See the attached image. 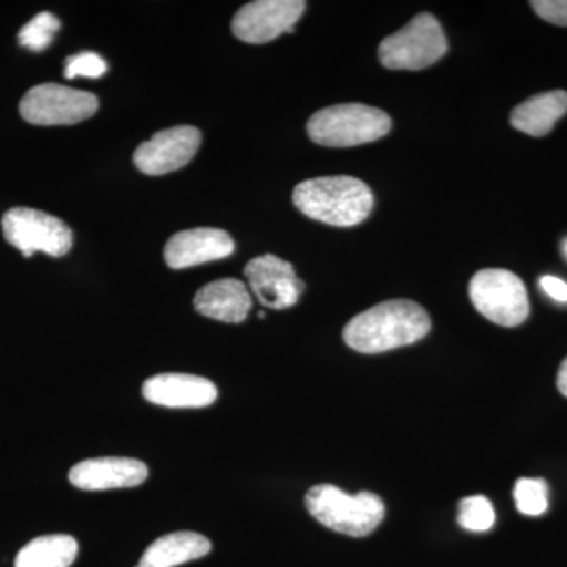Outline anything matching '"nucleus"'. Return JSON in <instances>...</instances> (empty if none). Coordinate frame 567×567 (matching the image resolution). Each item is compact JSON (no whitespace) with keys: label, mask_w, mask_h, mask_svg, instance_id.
I'll use <instances>...</instances> for the list:
<instances>
[{"label":"nucleus","mask_w":567,"mask_h":567,"mask_svg":"<svg viewBox=\"0 0 567 567\" xmlns=\"http://www.w3.org/2000/svg\"><path fill=\"white\" fill-rule=\"evenodd\" d=\"M431 331V317L412 300H390L353 317L344 328L354 352L375 354L412 346Z\"/></svg>","instance_id":"1"},{"label":"nucleus","mask_w":567,"mask_h":567,"mask_svg":"<svg viewBox=\"0 0 567 567\" xmlns=\"http://www.w3.org/2000/svg\"><path fill=\"white\" fill-rule=\"evenodd\" d=\"M293 204L315 221L336 227L363 223L374 208V194L360 178L349 175L311 178L298 183Z\"/></svg>","instance_id":"2"},{"label":"nucleus","mask_w":567,"mask_h":567,"mask_svg":"<svg viewBox=\"0 0 567 567\" xmlns=\"http://www.w3.org/2000/svg\"><path fill=\"white\" fill-rule=\"evenodd\" d=\"M306 509L323 527L352 537L374 533L385 518V503L372 492L349 495L331 484L309 488L305 498Z\"/></svg>","instance_id":"3"},{"label":"nucleus","mask_w":567,"mask_h":567,"mask_svg":"<svg viewBox=\"0 0 567 567\" xmlns=\"http://www.w3.org/2000/svg\"><path fill=\"white\" fill-rule=\"evenodd\" d=\"M390 115L368 104L349 103L323 107L309 118V137L323 147H354L382 140L390 133Z\"/></svg>","instance_id":"4"},{"label":"nucleus","mask_w":567,"mask_h":567,"mask_svg":"<svg viewBox=\"0 0 567 567\" xmlns=\"http://www.w3.org/2000/svg\"><path fill=\"white\" fill-rule=\"evenodd\" d=\"M447 51L445 32L431 13H420L380 43L379 59L388 70L417 71L439 62Z\"/></svg>","instance_id":"5"},{"label":"nucleus","mask_w":567,"mask_h":567,"mask_svg":"<svg viewBox=\"0 0 567 567\" xmlns=\"http://www.w3.org/2000/svg\"><path fill=\"white\" fill-rule=\"evenodd\" d=\"M470 298L480 315L502 327H517L529 316L527 287L513 271L487 268L470 282Z\"/></svg>","instance_id":"6"},{"label":"nucleus","mask_w":567,"mask_h":567,"mask_svg":"<svg viewBox=\"0 0 567 567\" xmlns=\"http://www.w3.org/2000/svg\"><path fill=\"white\" fill-rule=\"evenodd\" d=\"M2 230L6 240L24 257H32L37 251L62 257L73 246L70 227L62 219L35 208H11L3 215Z\"/></svg>","instance_id":"7"},{"label":"nucleus","mask_w":567,"mask_h":567,"mask_svg":"<svg viewBox=\"0 0 567 567\" xmlns=\"http://www.w3.org/2000/svg\"><path fill=\"white\" fill-rule=\"evenodd\" d=\"M96 111L99 99L93 93L54 82L35 85L20 103L22 118L40 126L74 125L87 121Z\"/></svg>","instance_id":"8"},{"label":"nucleus","mask_w":567,"mask_h":567,"mask_svg":"<svg viewBox=\"0 0 567 567\" xmlns=\"http://www.w3.org/2000/svg\"><path fill=\"white\" fill-rule=\"evenodd\" d=\"M303 0H257L246 3L235 13L233 32L245 43L264 44L293 32V25L303 17Z\"/></svg>","instance_id":"9"},{"label":"nucleus","mask_w":567,"mask_h":567,"mask_svg":"<svg viewBox=\"0 0 567 567\" xmlns=\"http://www.w3.org/2000/svg\"><path fill=\"white\" fill-rule=\"evenodd\" d=\"M203 134L196 126L181 125L158 132L142 142L133 159L142 174L164 175L182 169L199 151Z\"/></svg>","instance_id":"10"},{"label":"nucleus","mask_w":567,"mask_h":567,"mask_svg":"<svg viewBox=\"0 0 567 567\" xmlns=\"http://www.w3.org/2000/svg\"><path fill=\"white\" fill-rule=\"evenodd\" d=\"M245 276L257 300L276 311L292 308L305 290V282L295 274L293 265L274 254L252 259L245 267Z\"/></svg>","instance_id":"11"},{"label":"nucleus","mask_w":567,"mask_h":567,"mask_svg":"<svg viewBox=\"0 0 567 567\" xmlns=\"http://www.w3.org/2000/svg\"><path fill=\"white\" fill-rule=\"evenodd\" d=\"M234 251L233 237L226 230L197 227L173 235L164 248V260L173 270H183L226 259Z\"/></svg>","instance_id":"12"},{"label":"nucleus","mask_w":567,"mask_h":567,"mask_svg":"<svg viewBox=\"0 0 567 567\" xmlns=\"http://www.w3.org/2000/svg\"><path fill=\"white\" fill-rule=\"evenodd\" d=\"M69 477L81 491H111L141 486L148 477V468L137 458L96 457L74 465Z\"/></svg>","instance_id":"13"},{"label":"nucleus","mask_w":567,"mask_h":567,"mask_svg":"<svg viewBox=\"0 0 567 567\" xmlns=\"http://www.w3.org/2000/svg\"><path fill=\"white\" fill-rule=\"evenodd\" d=\"M145 401L167 409H204L215 404L218 390L204 377L192 374H158L142 386Z\"/></svg>","instance_id":"14"},{"label":"nucleus","mask_w":567,"mask_h":567,"mask_svg":"<svg viewBox=\"0 0 567 567\" xmlns=\"http://www.w3.org/2000/svg\"><path fill=\"white\" fill-rule=\"evenodd\" d=\"M194 308L200 316L218 322L241 323L251 311L252 298L248 287L238 279H218L196 293Z\"/></svg>","instance_id":"15"},{"label":"nucleus","mask_w":567,"mask_h":567,"mask_svg":"<svg viewBox=\"0 0 567 567\" xmlns=\"http://www.w3.org/2000/svg\"><path fill=\"white\" fill-rule=\"evenodd\" d=\"M207 537L193 532H177L158 537L142 555L140 567H175L210 554Z\"/></svg>","instance_id":"16"},{"label":"nucleus","mask_w":567,"mask_h":567,"mask_svg":"<svg viewBox=\"0 0 567 567\" xmlns=\"http://www.w3.org/2000/svg\"><path fill=\"white\" fill-rule=\"evenodd\" d=\"M567 112V92L554 91L532 96L511 114V125L529 136L543 137Z\"/></svg>","instance_id":"17"},{"label":"nucleus","mask_w":567,"mask_h":567,"mask_svg":"<svg viewBox=\"0 0 567 567\" xmlns=\"http://www.w3.org/2000/svg\"><path fill=\"white\" fill-rule=\"evenodd\" d=\"M76 557L78 540L73 536H40L21 548L14 567H70Z\"/></svg>","instance_id":"18"},{"label":"nucleus","mask_w":567,"mask_h":567,"mask_svg":"<svg viewBox=\"0 0 567 567\" xmlns=\"http://www.w3.org/2000/svg\"><path fill=\"white\" fill-rule=\"evenodd\" d=\"M59 31H61L59 18L50 11H41L21 29L18 40H20L21 47L33 52H41L50 47Z\"/></svg>","instance_id":"19"},{"label":"nucleus","mask_w":567,"mask_h":567,"mask_svg":"<svg viewBox=\"0 0 567 567\" xmlns=\"http://www.w3.org/2000/svg\"><path fill=\"white\" fill-rule=\"evenodd\" d=\"M458 525L466 532H488L495 524V511L486 496H466L458 503Z\"/></svg>","instance_id":"20"},{"label":"nucleus","mask_w":567,"mask_h":567,"mask_svg":"<svg viewBox=\"0 0 567 567\" xmlns=\"http://www.w3.org/2000/svg\"><path fill=\"white\" fill-rule=\"evenodd\" d=\"M517 509L525 516H543L548 509V486L540 477H520L514 487Z\"/></svg>","instance_id":"21"},{"label":"nucleus","mask_w":567,"mask_h":567,"mask_svg":"<svg viewBox=\"0 0 567 567\" xmlns=\"http://www.w3.org/2000/svg\"><path fill=\"white\" fill-rule=\"evenodd\" d=\"M107 71V63L102 55L95 52H81V54L71 55L65 62L66 80L74 78H87V80H100Z\"/></svg>","instance_id":"22"},{"label":"nucleus","mask_w":567,"mask_h":567,"mask_svg":"<svg viewBox=\"0 0 567 567\" xmlns=\"http://www.w3.org/2000/svg\"><path fill=\"white\" fill-rule=\"evenodd\" d=\"M532 7L543 20L566 28L567 0H533Z\"/></svg>","instance_id":"23"},{"label":"nucleus","mask_w":567,"mask_h":567,"mask_svg":"<svg viewBox=\"0 0 567 567\" xmlns=\"http://www.w3.org/2000/svg\"><path fill=\"white\" fill-rule=\"evenodd\" d=\"M539 284L540 289L548 297L554 298L559 303H567V282L563 281V279L557 278V276H543Z\"/></svg>","instance_id":"24"},{"label":"nucleus","mask_w":567,"mask_h":567,"mask_svg":"<svg viewBox=\"0 0 567 567\" xmlns=\"http://www.w3.org/2000/svg\"><path fill=\"white\" fill-rule=\"evenodd\" d=\"M557 385L559 393L566 395L567 398V358L561 363V368H559L558 377H557Z\"/></svg>","instance_id":"25"},{"label":"nucleus","mask_w":567,"mask_h":567,"mask_svg":"<svg viewBox=\"0 0 567 567\" xmlns=\"http://www.w3.org/2000/svg\"><path fill=\"white\" fill-rule=\"evenodd\" d=\"M257 316H259V319H265V312H262V311H260L259 315H257Z\"/></svg>","instance_id":"26"},{"label":"nucleus","mask_w":567,"mask_h":567,"mask_svg":"<svg viewBox=\"0 0 567 567\" xmlns=\"http://www.w3.org/2000/svg\"><path fill=\"white\" fill-rule=\"evenodd\" d=\"M565 251H566V254H567V241H566V246H565Z\"/></svg>","instance_id":"27"},{"label":"nucleus","mask_w":567,"mask_h":567,"mask_svg":"<svg viewBox=\"0 0 567 567\" xmlns=\"http://www.w3.org/2000/svg\"><path fill=\"white\" fill-rule=\"evenodd\" d=\"M136 567H140V566H136Z\"/></svg>","instance_id":"28"}]
</instances>
